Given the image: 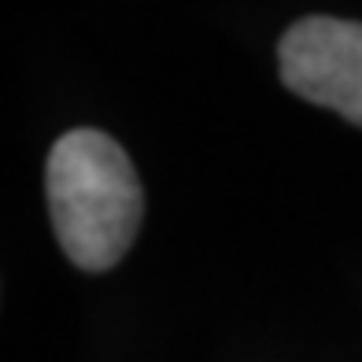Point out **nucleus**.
<instances>
[{
  "instance_id": "f257e3e1",
  "label": "nucleus",
  "mask_w": 362,
  "mask_h": 362,
  "mask_svg": "<svg viewBox=\"0 0 362 362\" xmlns=\"http://www.w3.org/2000/svg\"><path fill=\"white\" fill-rule=\"evenodd\" d=\"M56 237L74 267L107 270L134 244L144 196L122 144L100 129H71L52 144L45 170Z\"/></svg>"
},
{
  "instance_id": "f03ea898",
  "label": "nucleus",
  "mask_w": 362,
  "mask_h": 362,
  "mask_svg": "<svg viewBox=\"0 0 362 362\" xmlns=\"http://www.w3.org/2000/svg\"><path fill=\"white\" fill-rule=\"evenodd\" d=\"M277 59L296 96L362 126V23L333 15L300 19L277 45Z\"/></svg>"
}]
</instances>
